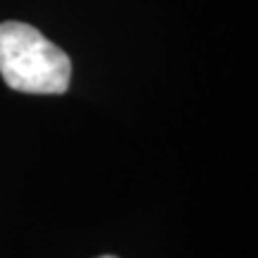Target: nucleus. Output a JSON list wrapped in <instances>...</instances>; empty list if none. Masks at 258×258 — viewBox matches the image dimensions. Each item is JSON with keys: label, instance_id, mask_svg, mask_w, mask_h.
Segmentation results:
<instances>
[{"label": "nucleus", "instance_id": "nucleus-1", "mask_svg": "<svg viewBox=\"0 0 258 258\" xmlns=\"http://www.w3.org/2000/svg\"><path fill=\"white\" fill-rule=\"evenodd\" d=\"M0 74L10 89L24 93H64L72 62L62 48L50 43L24 22L0 24Z\"/></svg>", "mask_w": 258, "mask_h": 258}, {"label": "nucleus", "instance_id": "nucleus-2", "mask_svg": "<svg viewBox=\"0 0 258 258\" xmlns=\"http://www.w3.org/2000/svg\"><path fill=\"white\" fill-rule=\"evenodd\" d=\"M98 258H115V256H98Z\"/></svg>", "mask_w": 258, "mask_h": 258}]
</instances>
